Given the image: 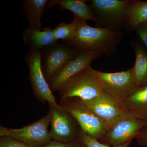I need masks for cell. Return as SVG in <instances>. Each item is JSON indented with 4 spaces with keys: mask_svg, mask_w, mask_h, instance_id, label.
<instances>
[{
    "mask_svg": "<svg viewBox=\"0 0 147 147\" xmlns=\"http://www.w3.org/2000/svg\"><path fill=\"white\" fill-rule=\"evenodd\" d=\"M82 144L80 141L65 143L53 140L41 147H81Z\"/></svg>",
    "mask_w": 147,
    "mask_h": 147,
    "instance_id": "obj_22",
    "label": "cell"
},
{
    "mask_svg": "<svg viewBox=\"0 0 147 147\" xmlns=\"http://www.w3.org/2000/svg\"><path fill=\"white\" fill-rule=\"evenodd\" d=\"M84 101L91 110L104 121L106 128L128 113L122 100L114 97L103 90L98 97Z\"/></svg>",
    "mask_w": 147,
    "mask_h": 147,
    "instance_id": "obj_10",
    "label": "cell"
},
{
    "mask_svg": "<svg viewBox=\"0 0 147 147\" xmlns=\"http://www.w3.org/2000/svg\"><path fill=\"white\" fill-rule=\"evenodd\" d=\"M23 40L30 49L41 50L57 42L55 39L54 30L45 28L42 30L28 27L23 34Z\"/></svg>",
    "mask_w": 147,
    "mask_h": 147,
    "instance_id": "obj_13",
    "label": "cell"
},
{
    "mask_svg": "<svg viewBox=\"0 0 147 147\" xmlns=\"http://www.w3.org/2000/svg\"><path fill=\"white\" fill-rule=\"evenodd\" d=\"M49 114L43 116L33 123L19 129L0 127V136H8L21 141L30 147H41L51 141L48 127Z\"/></svg>",
    "mask_w": 147,
    "mask_h": 147,
    "instance_id": "obj_5",
    "label": "cell"
},
{
    "mask_svg": "<svg viewBox=\"0 0 147 147\" xmlns=\"http://www.w3.org/2000/svg\"><path fill=\"white\" fill-rule=\"evenodd\" d=\"M79 53L67 43L57 42L41 50V65L47 82Z\"/></svg>",
    "mask_w": 147,
    "mask_h": 147,
    "instance_id": "obj_7",
    "label": "cell"
},
{
    "mask_svg": "<svg viewBox=\"0 0 147 147\" xmlns=\"http://www.w3.org/2000/svg\"><path fill=\"white\" fill-rule=\"evenodd\" d=\"M102 90L119 100H123L138 88L132 68L120 72H102L97 70Z\"/></svg>",
    "mask_w": 147,
    "mask_h": 147,
    "instance_id": "obj_9",
    "label": "cell"
},
{
    "mask_svg": "<svg viewBox=\"0 0 147 147\" xmlns=\"http://www.w3.org/2000/svg\"><path fill=\"white\" fill-rule=\"evenodd\" d=\"M146 126L147 121L128 112L106 128L100 139L106 144L117 146L137 138Z\"/></svg>",
    "mask_w": 147,
    "mask_h": 147,
    "instance_id": "obj_4",
    "label": "cell"
},
{
    "mask_svg": "<svg viewBox=\"0 0 147 147\" xmlns=\"http://www.w3.org/2000/svg\"><path fill=\"white\" fill-rule=\"evenodd\" d=\"M48 1L47 0L24 1L23 10L28 20L29 27L40 30L41 19Z\"/></svg>",
    "mask_w": 147,
    "mask_h": 147,
    "instance_id": "obj_16",
    "label": "cell"
},
{
    "mask_svg": "<svg viewBox=\"0 0 147 147\" xmlns=\"http://www.w3.org/2000/svg\"><path fill=\"white\" fill-rule=\"evenodd\" d=\"M59 105L73 118L81 130L98 139L102 138L106 131L104 121L78 98L60 100Z\"/></svg>",
    "mask_w": 147,
    "mask_h": 147,
    "instance_id": "obj_3",
    "label": "cell"
},
{
    "mask_svg": "<svg viewBox=\"0 0 147 147\" xmlns=\"http://www.w3.org/2000/svg\"><path fill=\"white\" fill-rule=\"evenodd\" d=\"M128 26L135 29L140 24L147 21V2L130 1L127 10Z\"/></svg>",
    "mask_w": 147,
    "mask_h": 147,
    "instance_id": "obj_18",
    "label": "cell"
},
{
    "mask_svg": "<svg viewBox=\"0 0 147 147\" xmlns=\"http://www.w3.org/2000/svg\"><path fill=\"white\" fill-rule=\"evenodd\" d=\"M86 2L84 0H51L47 3V9L59 5L62 9L70 11L74 15L85 21H97L91 9L87 5Z\"/></svg>",
    "mask_w": 147,
    "mask_h": 147,
    "instance_id": "obj_15",
    "label": "cell"
},
{
    "mask_svg": "<svg viewBox=\"0 0 147 147\" xmlns=\"http://www.w3.org/2000/svg\"><path fill=\"white\" fill-rule=\"evenodd\" d=\"M134 29L140 39L147 48V21L140 24Z\"/></svg>",
    "mask_w": 147,
    "mask_h": 147,
    "instance_id": "obj_23",
    "label": "cell"
},
{
    "mask_svg": "<svg viewBox=\"0 0 147 147\" xmlns=\"http://www.w3.org/2000/svg\"><path fill=\"white\" fill-rule=\"evenodd\" d=\"M135 61L132 68L137 88L147 86V52L143 45H135L134 47Z\"/></svg>",
    "mask_w": 147,
    "mask_h": 147,
    "instance_id": "obj_17",
    "label": "cell"
},
{
    "mask_svg": "<svg viewBox=\"0 0 147 147\" xmlns=\"http://www.w3.org/2000/svg\"><path fill=\"white\" fill-rule=\"evenodd\" d=\"M0 147H30L24 143L13 137H1Z\"/></svg>",
    "mask_w": 147,
    "mask_h": 147,
    "instance_id": "obj_21",
    "label": "cell"
},
{
    "mask_svg": "<svg viewBox=\"0 0 147 147\" xmlns=\"http://www.w3.org/2000/svg\"><path fill=\"white\" fill-rule=\"evenodd\" d=\"M53 30L55 38L57 41L61 39L67 42L74 34L75 30V23L73 21L69 24L61 23L53 29Z\"/></svg>",
    "mask_w": 147,
    "mask_h": 147,
    "instance_id": "obj_19",
    "label": "cell"
},
{
    "mask_svg": "<svg viewBox=\"0 0 147 147\" xmlns=\"http://www.w3.org/2000/svg\"><path fill=\"white\" fill-rule=\"evenodd\" d=\"M136 138L140 145L147 146V129L142 130Z\"/></svg>",
    "mask_w": 147,
    "mask_h": 147,
    "instance_id": "obj_24",
    "label": "cell"
},
{
    "mask_svg": "<svg viewBox=\"0 0 147 147\" xmlns=\"http://www.w3.org/2000/svg\"><path fill=\"white\" fill-rule=\"evenodd\" d=\"M129 1L92 0L90 7L99 16L116 20L127 16Z\"/></svg>",
    "mask_w": 147,
    "mask_h": 147,
    "instance_id": "obj_12",
    "label": "cell"
},
{
    "mask_svg": "<svg viewBox=\"0 0 147 147\" xmlns=\"http://www.w3.org/2000/svg\"><path fill=\"white\" fill-rule=\"evenodd\" d=\"M25 61L28 67L32 89L38 100L43 103L57 104L42 71L41 50L30 49L26 55Z\"/></svg>",
    "mask_w": 147,
    "mask_h": 147,
    "instance_id": "obj_8",
    "label": "cell"
},
{
    "mask_svg": "<svg viewBox=\"0 0 147 147\" xmlns=\"http://www.w3.org/2000/svg\"><path fill=\"white\" fill-rule=\"evenodd\" d=\"M73 21L75 32L66 43L78 52L93 51L100 55L113 51L117 45L119 34L113 29L90 26L86 21L75 15Z\"/></svg>",
    "mask_w": 147,
    "mask_h": 147,
    "instance_id": "obj_1",
    "label": "cell"
},
{
    "mask_svg": "<svg viewBox=\"0 0 147 147\" xmlns=\"http://www.w3.org/2000/svg\"><path fill=\"white\" fill-rule=\"evenodd\" d=\"M102 91L97 70L90 65L67 80L58 91L60 100L71 98L88 100L99 96Z\"/></svg>",
    "mask_w": 147,
    "mask_h": 147,
    "instance_id": "obj_2",
    "label": "cell"
},
{
    "mask_svg": "<svg viewBox=\"0 0 147 147\" xmlns=\"http://www.w3.org/2000/svg\"><path fill=\"white\" fill-rule=\"evenodd\" d=\"M100 55L93 51L79 52L77 56L69 61L48 83L51 91L59 90L61 86L69 79L89 65Z\"/></svg>",
    "mask_w": 147,
    "mask_h": 147,
    "instance_id": "obj_11",
    "label": "cell"
},
{
    "mask_svg": "<svg viewBox=\"0 0 147 147\" xmlns=\"http://www.w3.org/2000/svg\"><path fill=\"white\" fill-rule=\"evenodd\" d=\"M81 147H87L86 146V145L83 144H82V146H81Z\"/></svg>",
    "mask_w": 147,
    "mask_h": 147,
    "instance_id": "obj_25",
    "label": "cell"
},
{
    "mask_svg": "<svg viewBox=\"0 0 147 147\" xmlns=\"http://www.w3.org/2000/svg\"><path fill=\"white\" fill-rule=\"evenodd\" d=\"M122 101L127 112L147 121V86L135 90Z\"/></svg>",
    "mask_w": 147,
    "mask_h": 147,
    "instance_id": "obj_14",
    "label": "cell"
},
{
    "mask_svg": "<svg viewBox=\"0 0 147 147\" xmlns=\"http://www.w3.org/2000/svg\"><path fill=\"white\" fill-rule=\"evenodd\" d=\"M48 104L51 139L65 143L80 141L81 129H77L73 118L59 104Z\"/></svg>",
    "mask_w": 147,
    "mask_h": 147,
    "instance_id": "obj_6",
    "label": "cell"
},
{
    "mask_svg": "<svg viewBox=\"0 0 147 147\" xmlns=\"http://www.w3.org/2000/svg\"><path fill=\"white\" fill-rule=\"evenodd\" d=\"M79 137L80 141L83 144L86 145L87 147H127L131 141H128L121 144L111 147L109 145L99 142L98 139L86 134L81 129L79 133Z\"/></svg>",
    "mask_w": 147,
    "mask_h": 147,
    "instance_id": "obj_20",
    "label": "cell"
}]
</instances>
